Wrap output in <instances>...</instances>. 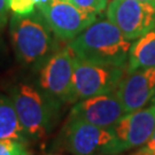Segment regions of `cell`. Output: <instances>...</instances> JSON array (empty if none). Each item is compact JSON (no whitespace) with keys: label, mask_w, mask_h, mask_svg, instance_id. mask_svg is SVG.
Here are the masks:
<instances>
[{"label":"cell","mask_w":155,"mask_h":155,"mask_svg":"<svg viewBox=\"0 0 155 155\" xmlns=\"http://www.w3.org/2000/svg\"><path fill=\"white\" fill-rule=\"evenodd\" d=\"M141 147H144V148H155V131L153 133V136L150 137V140L144 146H141Z\"/></svg>","instance_id":"d6986e66"},{"label":"cell","mask_w":155,"mask_h":155,"mask_svg":"<svg viewBox=\"0 0 155 155\" xmlns=\"http://www.w3.org/2000/svg\"><path fill=\"white\" fill-rule=\"evenodd\" d=\"M125 114L122 102L114 91L79 100L74 105L69 116L97 127L110 129Z\"/></svg>","instance_id":"30bf717a"},{"label":"cell","mask_w":155,"mask_h":155,"mask_svg":"<svg viewBox=\"0 0 155 155\" xmlns=\"http://www.w3.org/2000/svg\"><path fill=\"white\" fill-rule=\"evenodd\" d=\"M4 139L30 141V138L18 120L12 99L0 94V140Z\"/></svg>","instance_id":"4fadbf2b"},{"label":"cell","mask_w":155,"mask_h":155,"mask_svg":"<svg viewBox=\"0 0 155 155\" xmlns=\"http://www.w3.org/2000/svg\"><path fill=\"white\" fill-rule=\"evenodd\" d=\"M0 155H32L27 141L17 139L0 140Z\"/></svg>","instance_id":"5bb4252c"},{"label":"cell","mask_w":155,"mask_h":155,"mask_svg":"<svg viewBox=\"0 0 155 155\" xmlns=\"http://www.w3.org/2000/svg\"><path fill=\"white\" fill-rule=\"evenodd\" d=\"M54 155H55V154H54Z\"/></svg>","instance_id":"cb8c5ba5"},{"label":"cell","mask_w":155,"mask_h":155,"mask_svg":"<svg viewBox=\"0 0 155 155\" xmlns=\"http://www.w3.org/2000/svg\"><path fill=\"white\" fill-rule=\"evenodd\" d=\"M45 20L36 15H14L11 21L12 41L18 61L38 66L52 50V37Z\"/></svg>","instance_id":"277c9868"},{"label":"cell","mask_w":155,"mask_h":155,"mask_svg":"<svg viewBox=\"0 0 155 155\" xmlns=\"http://www.w3.org/2000/svg\"><path fill=\"white\" fill-rule=\"evenodd\" d=\"M79 8L101 14L108 6V0H67Z\"/></svg>","instance_id":"9a60e30c"},{"label":"cell","mask_w":155,"mask_h":155,"mask_svg":"<svg viewBox=\"0 0 155 155\" xmlns=\"http://www.w3.org/2000/svg\"><path fill=\"white\" fill-rule=\"evenodd\" d=\"M125 72L127 67L90 62L75 55L72 83L76 101L114 92Z\"/></svg>","instance_id":"5b68a950"},{"label":"cell","mask_w":155,"mask_h":155,"mask_svg":"<svg viewBox=\"0 0 155 155\" xmlns=\"http://www.w3.org/2000/svg\"><path fill=\"white\" fill-rule=\"evenodd\" d=\"M116 141V154L144 146L155 131V105L127 113L110 127Z\"/></svg>","instance_id":"9c48e42d"},{"label":"cell","mask_w":155,"mask_h":155,"mask_svg":"<svg viewBox=\"0 0 155 155\" xmlns=\"http://www.w3.org/2000/svg\"><path fill=\"white\" fill-rule=\"evenodd\" d=\"M33 1H35V4H36V5H37V7L39 8V7H41V6L46 5V4H47L50 0H33Z\"/></svg>","instance_id":"ffe728a7"},{"label":"cell","mask_w":155,"mask_h":155,"mask_svg":"<svg viewBox=\"0 0 155 155\" xmlns=\"http://www.w3.org/2000/svg\"><path fill=\"white\" fill-rule=\"evenodd\" d=\"M131 40L109 20L95 21L70 40L74 55L90 62L127 67Z\"/></svg>","instance_id":"6da1fadb"},{"label":"cell","mask_w":155,"mask_h":155,"mask_svg":"<svg viewBox=\"0 0 155 155\" xmlns=\"http://www.w3.org/2000/svg\"><path fill=\"white\" fill-rule=\"evenodd\" d=\"M107 17L132 41L155 27V6L139 0H110Z\"/></svg>","instance_id":"52a82bcc"},{"label":"cell","mask_w":155,"mask_h":155,"mask_svg":"<svg viewBox=\"0 0 155 155\" xmlns=\"http://www.w3.org/2000/svg\"><path fill=\"white\" fill-rule=\"evenodd\" d=\"M74 53L67 46L45 62L39 76L40 87L58 102H76L74 92Z\"/></svg>","instance_id":"ba28073f"},{"label":"cell","mask_w":155,"mask_h":155,"mask_svg":"<svg viewBox=\"0 0 155 155\" xmlns=\"http://www.w3.org/2000/svg\"><path fill=\"white\" fill-rule=\"evenodd\" d=\"M9 7V0H0V23L6 24L7 22V12Z\"/></svg>","instance_id":"e0dca14e"},{"label":"cell","mask_w":155,"mask_h":155,"mask_svg":"<svg viewBox=\"0 0 155 155\" xmlns=\"http://www.w3.org/2000/svg\"><path fill=\"white\" fill-rule=\"evenodd\" d=\"M139 1H145V2H150L152 5L155 6V0H139Z\"/></svg>","instance_id":"44dd1931"},{"label":"cell","mask_w":155,"mask_h":155,"mask_svg":"<svg viewBox=\"0 0 155 155\" xmlns=\"http://www.w3.org/2000/svg\"><path fill=\"white\" fill-rule=\"evenodd\" d=\"M33 0H9V9L16 15H29L35 11Z\"/></svg>","instance_id":"2e32d148"},{"label":"cell","mask_w":155,"mask_h":155,"mask_svg":"<svg viewBox=\"0 0 155 155\" xmlns=\"http://www.w3.org/2000/svg\"><path fill=\"white\" fill-rule=\"evenodd\" d=\"M45 22L61 40H72L97 21L98 14L79 8L67 0H50L39 7Z\"/></svg>","instance_id":"8992f818"},{"label":"cell","mask_w":155,"mask_h":155,"mask_svg":"<svg viewBox=\"0 0 155 155\" xmlns=\"http://www.w3.org/2000/svg\"><path fill=\"white\" fill-rule=\"evenodd\" d=\"M155 67V27L131 45L127 72Z\"/></svg>","instance_id":"7c38bea8"},{"label":"cell","mask_w":155,"mask_h":155,"mask_svg":"<svg viewBox=\"0 0 155 155\" xmlns=\"http://www.w3.org/2000/svg\"><path fill=\"white\" fill-rule=\"evenodd\" d=\"M125 113L144 108L155 92V67L127 72L115 90Z\"/></svg>","instance_id":"8fae6325"},{"label":"cell","mask_w":155,"mask_h":155,"mask_svg":"<svg viewBox=\"0 0 155 155\" xmlns=\"http://www.w3.org/2000/svg\"><path fill=\"white\" fill-rule=\"evenodd\" d=\"M129 155H155V148H144V147H139L138 150H136Z\"/></svg>","instance_id":"ac0fdd59"},{"label":"cell","mask_w":155,"mask_h":155,"mask_svg":"<svg viewBox=\"0 0 155 155\" xmlns=\"http://www.w3.org/2000/svg\"><path fill=\"white\" fill-rule=\"evenodd\" d=\"M11 99L30 140L45 138L52 132L58 121L60 102L24 83L12 90Z\"/></svg>","instance_id":"7a4b0ae2"},{"label":"cell","mask_w":155,"mask_h":155,"mask_svg":"<svg viewBox=\"0 0 155 155\" xmlns=\"http://www.w3.org/2000/svg\"><path fill=\"white\" fill-rule=\"evenodd\" d=\"M59 150L72 155H117L111 129L100 127L69 116L56 139Z\"/></svg>","instance_id":"3957f363"},{"label":"cell","mask_w":155,"mask_h":155,"mask_svg":"<svg viewBox=\"0 0 155 155\" xmlns=\"http://www.w3.org/2000/svg\"><path fill=\"white\" fill-rule=\"evenodd\" d=\"M4 27H5V24H1V23H0V29H2Z\"/></svg>","instance_id":"603a6c76"},{"label":"cell","mask_w":155,"mask_h":155,"mask_svg":"<svg viewBox=\"0 0 155 155\" xmlns=\"http://www.w3.org/2000/svg\"><path fill=\"white\" fill-rule=\"evenodd\" d=\"M150 101H152V104H153V105H155V92H154V95H153V98H152Z\"/></svg>","instance_id":"7402d4cb"}]
</instances>
